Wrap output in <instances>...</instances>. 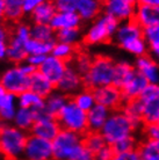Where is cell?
Wrapping results in <instances>:
<instances>
[{"label":"cell","mask_w":159,"mask_h":160,"mask_svg":"<svg viewBox=\"0 0 159 160\" xmlns=\"http://www.w3.org/2000/svg\"><path fill=\"white\" fill-rule=\"evenodd\" d=\"M56 160H93V153L84 144V136L64 130L52 140Z\"/></svg>","instance_id":"cell-1"},{"label":"cell","mask_w":159,"mask_h":160,"mask_svg":"<svg viewBox=\"0 0 159 160\" xmlns=\"http://www.w3.org/2000/svg\"><path fill=\"white\" fill-rule=\"evenodd\" d=\"M113 42L136 58L149 55V45L144 37V28L135 20L120 22Z\"/></svg>","instance_id":"cell-2"},{"label":"cell","mask_w":159,"mask_h":160,"mask_svg":"<svg viewBox=\"0 0 159 160\" xmlns=\"http://www.w3.org/2000/svg\"><path fill=\"white\" fill-rule=\"evenodd\" d=\"M29 132L13 123H0V150L6 160H22Z\"/></svg>","instance_id":"cell-3"},{"label":"cell","mask_w":159,"mask_h":160,"mask_svg":"<svg viewBox=\"0 0 159 160\" xmlns=\"http://www.w3.org/2000/svg\"><path fill=\"white\" fill-rule=\"evenodd\" d=\"M120 22L114 18L102 13L95 20L92 21L83 36V44L85 45H99L109 43L114 40L115 32Z\"/></svg>","instance_id":"cell-4"},{"label":"cell","mask_w":159,"mask_h":160,"mask_svg":"<svg viewBox=\"0 0 159 160\" xmlns=\"http://www.w3.org/2000/svg\"><path fill=\"white\" fill-rule=\"evenodd\" d=\"M136 130L137 128L135 124L126 116V114L121 109H117L111 112L107 122L105 123L104 128L101 129L100 132L106 140V143L113 146L120 140L134 136Z\"/></svg>","instance_id":"cell-5"},{"label":"cell","mask_w":159,"mask_h":160,"mask_svg":"<svg viewBox=\"0 0 159 160\" xmlns=\"http://www.w3.org/2000/svg\"><path fill=\"white\" fill-rule=\"evenodd\" d=\"M37 70L33 68L27 62L21 64H14L6 68L0 76V82L6 91L14 95H20L21 93L29 89L30 77Z\"/></svg>","instance_id":"cell-6"},{"label":"cell","mask_w":159,"mask_h":160,"mask_svg":"<svg viewBox=\"0 0 159 160\" xmlns=\"http://www.w3.org/2000/svg\"><path fill=\"white\" fill-rule=\"evenodd\" d=\"M115 63L110 57L98 55L93 57V62L87 73L84 76L85 87L95 89L98 87L111 85L114 81Z\"/></svg>","instance_id":"cell-7"},{"label":"cell","mask_w":159,"mask_h":160,"mask_svg":"<svg viewBox=\"0 0 159 160\" xmlns=\"http://www.w3.org/2000/svg\"><path fill=\"white\" fill-rule=\"evenodd\" d=\"M32 38V24L26 22L14 23L8 40L7 59L13 64H21L28 57L27 43Z\"/></svg>","instance_id":"cell-8"},{"label":"cell","mask_w":159,"mask_h":160,"mask_svg":"<svg viewBox=\"0 0 159 160\" xmlns=\"http://www.w3.org/2000/svg\"><path fill=\"white\" fill-rule=\"evenodd\" d=\"M57 120L64 130L76 132L83 136L88 132L87 112L80 109L71 99L57 116Z\"/></svg>","instance_id":"cell-9"},{"label":"cell","mask_w":159,"mask_h":160,"mask_svg":"<svg viewBox=\"0 0 159 160\" xmlns=\"http://www.w3.org/2000/svg\"><path fill=\"white\" fill-rule=\"evenodd\" d=\"M138 100L143 109V123H157L159 120V84H149Z\"/></svg>","instance_id":"cell-10"},{"label":"cell","mask_w":159,"mask_h":160,"mask_svg":"<svg viewBox=\"0 0 159 160\" xmlns=\"http://www.w3.org/2000/svg\"><path fill=\"white\" fill-rule=\"evenodd\" d=\"M60 131L62 127L56 117L50 116L44 109L36 112V121L30 130V135L52 142Z\"/></svg>","instance_id":"cell-11"},{"label":"cell","mask_w":159,"mask_h":160,"mask_svg":"<svg viewBox=\"0 0 159 160\" xmlns=\"http://www.w3.org/2000/svg\"><path fill=\"white\" fill-rule=\"evenodd\" d=\"M54 148L52 142L37 136L30 135L28 137L24 148L22 160H54Z\"/></svg>","instance_id":"cell-12"},{"label":"cell","mask_w":159,"mask_h":160,"mask_svg":"<svg viewBox=\"0 0 159 160\" xmlns=\"http://www.w3.org/2000/svg\"><path fill=\"white\" fill-rule=\"evenodd\" d=\"M137 4L128 0H104V13L119 22L134 20Z\"/></svg>","instance_id":"cell-13"},{"label":"cell","mask_w":159,"mask_h":160,"mask_svg":"<svg viewBox=\"0 0 159 160\" xmlns=\"http://www.w3.org/2000/svg\"><path fill=\"white\" fill-rule=\"evenodd\" d=\"M93 92H94L96 103L107 107L108 109H110L111 112L121 109L122 104L124 103L121 88H119L117 86L113 84L102 86V87H98L95 89H93Z\"/></svg>","instance_id":"cell-14"},{"label":"cell","mask_w":159,"mask_h":160,"mask_svg":"<svg viewBox=\"0 0 159 160\" xmlns=\"http://www.w3.org/2000/svg\"><path fill=\"white\" fill-rule=\"evenodd\" d=\"M84 87H85L84 77L70 64L63 77L58 81V84L56 85V89L69 96L70 99L73 95H76L78 92H80Z\"/></svg>","instance_id":"cell-15"},{"label":"cell","mask_w":159,"mask_h":160,"mask_svg":"<svg viewBox=\"0 0 159 160\" xmlns=\"http://www.w3.org/2000/svg\"><path fill=\"white\" fill-rule=\"evenodd\" d=\"M68 66L69 63L52 56V55H49V56H47L43 64L41 65L37 71L42 73L50 82H52L56 86L60 80V78L63 77V74L65 73Z\"/></svg>","instance_id":"cell-16"},{"label":"cell","mask_w":159,"mask_h":160,"mask_svg":"<svg viewBox=\"0 0 159 160\" xmlns=\"http://www.w3.org/2000/svg\"><path fill=\"white\" fill-rule=\"evenodd\" d=\"M134 66L136 72L143 76L149 84H159V63L150 55L137 57Z\"/></svg>","instance_id":"cell-17"},{"label":"cell","mask_w":159,"mask_h":160,"mask_svg":"<svg viewBox=\"0 0 159 160\" xmlns=\"http://www.w3.org/2000/svg\"><path fill=\"white\" fill-rule=\"evenodd\" d=\"M149 86L147 80L143 76L136 72L134 76L128 80V82L121 87V92L123 95L124 101H131L139 99V96L143 94L145 88Z\"/></svg>","instance_id":"cell-18"},{"label":"cell","mask_w":159,"mask_h":160,"mask_svg":"<svg viewBox=\"0 0 159 160\" xmlns=\"http://www.w3.org/2000/svg\"><path fill=\"white\" fill-rule=\"evenodd\" d=\"M76 12L83 22H92L104 13V0H79Z\"/></svg>","instance_id":"cell-19"},{"label":"cell","mask_w":159,"mask_h":160,"mask_svg":"<svg viewBox=\"0 0 159 160\" xmlns=\"http://www.w3.org/2000/svg\"><path fill=\"white\" fill-rule=\"evenodd\" d=\"M134 20L142 28L157 26V24H159V7L150 6V5L137 4Z\"/></svg>","instance_id":"cell-20"},{"label":"cell","mask_w":159,"mask_h":160,"mask_svg":"<svg viewBox=\"0 0 159 160\" xmlns=\"http://www.w3.org/2000/svg\"><path fill=\"white\" fill-rule=\"evenodd\" d=\"M56 13H57V7L55 1L45 0L38 5L29 16L33 24H50Z\"/></svg>","instance_id":"cell-21"},{"label":"cell","mask_w":159,"mask_h":160,"mask_svg":"<svg viewBox=\"0 0 159 160\" xmlns=\"http://www.w3.org/2000/svg\"><path fill=\"white\" fill-rule=\"evenodd\" d=\"M111 114V110L102 104L96 103L91 110L87 112L88 131L100 132L104 128L105 123L107 122L108 117Z\"/></svg>","instance_id":"cell-22"},{"label":"cell","mask_w":159,"mask_h":160,"mask_svg":"<svg viewBox=\"0 0 159 160\" xmlns=\"http://www.w3.org/2000/svg\"><path fill=\"white\" fill-rule=\"evenodd\" d=\"M81 23L83 21L77 14V12H57L50 26L55 32H59L64 29L80 28Z\"/></svg>","instance_id":"cell-23"},{"label":"cell","mask_w":159,"mask_h":160,"mask_svg":"<svg viewBox=\"0 0 159 160\" xmlns=\"http://www.w3.org/2000/svg\"><path fill=\"white\" fill-rule=\"evenodd\" d=\"M18 109V96L7 93L0 100V123H12Z\"/></svg>","instance_id":"cell-24"},{"label":"cell","mask_w":159,"mask_h":160,"mask_svg":"<svg viewBox=\"0 0 159 160\" xmlns=\"http://www.w3.org/2000/svg\"><path fill=\"white\" fill-rule=\"evenodd\" d=\"M70 98L65 94L60 93L59 91L56 89L55 92H52L49 96L45 98L44 100V110L48 112L50 116H54L57 118V116L60 114V112L66 106Z\"/></svg>","instance_id":"cell-25"},{"label":"cell","mask_w":159,"mask_h":160,"mask_svg":"<svg viewBox=\"0 0 159 160\" xmlns=\"http://www.w3.org/2000/svg\"><path fill=\"white\" fill-rule=\"evenodd\" d=\"M29 89H32L33 92L37 93L38 95L43 96L44 99L49 96L52 92L56 91V86L52 82H50L45 77L41 72L36 71L33 73L30 77V85H29Z\"/></svg>","instance_id":"cell-26"},{"label":"cell","mask_w":159,"mask_h":160,"mask_svg":"<svg viewBox=\"0 0 159 160\" xmlns=\"http://www.w3.org/2000/svg\"><path fill=\"white\" fill-rule=\"evenodd\" d=\"M44 99L43 96L38 95L37 93L33 92L32 89H27L18 95V103L21 108H27L34 112H40L44 109Z\"/></svg>","instance_id":"cell-27"},{"label":"cell","mask_w":159,"mask_h":160,"mask_svg":"<svg viewBox=\"0 0 159 160\" xmlns=\"http://www.w3.org/2000/svg\"><path fill=\"white\" fill-rule=\"evenodd\" d=\"M121 110L126 114V116L136 125L137 129H142L144 127L143 123V109L138 99L131 101H124L121 107Z\"/></svg>","instance_id":"cell-28"},{"label":"cell","mask_w":159,"mask_h":160,"mask_svg":"<svg viewBox=\"0 0 159 160\" xmlns=\"http://www.w3.org/2000/svg\"><path fill=\"white\" fill-rule=\"evenodd\" d=\"M135 73L136 70L134 64L129 63V62H126V60L116 62L113 85H115L119 88H121L126 82H128V80L130 79Z\"/></svg>","instance_id":"cell-29"},{"label":"cell","mask_w":159,"mask_h":160,"mask_svg":"<svg viewBox=\"0 0 159 160\" xmlns=\"http://www.w3.org/2000/svg\"><path fill=\"white\" fill-rule=\"evenodd\" d=\"M24 0H4L5 4V20L9 23H18L24 16L23 12Z\"/></svg>","instance_id":"cell-30"},{"label":"cell","mask_w":159,"mask_h":160,"mask_svg":"<svg viewBox=\"0 0 159 160\" xmlns=\"http://www.w3.org/2000/svg\"><path fill=\"white\" fill-rule=\"evenodd\" d=\"M35 121H36V112L34 110L19 107L12 123L15 127H18L19 129H21V130L30 133V130H32Z\"/></svg>","instance_id":"cell-31"},{"label":"cell","mask_w":159,"mask_h":160,"mask_svg":"<svg viewBox=\"0 0 159 160\" xmlns=\"http://www.w3.org/2000/svg\"><path fill=\"white\" fill-rule=\"evenodd\" d=\"M137 151L142 160H159V139L144 138L138 143Z\"/></svg>","instance_id":"cell-32"},{"label":"cell","mask_w":159,"mask_h":160,"mask_svg":"<svg viewBox=\"0 0 159 160\" xmlns=\"http://www.w3.org/2000/svg\"><path fill=\"white\" fill-rule=\"evenodd\" d=\"M144 37L149 45L150 56L159 63V24L144 28Z\"/></svg>","instance_id":"cell-33"},{"label":"cell","mask_w":159,"mask_h":160,"mask_svg":"<svg viewBox=\"0 0 159 160\" xmlns=\"http://www.w3.org/2000/svg\"><path fill=\"white\" fill-rule=\"evenodd\" d=\"M71 100L73 101L80 109H83L85 112L91 110V109L96 104L94 92H93V89H91V88H88V87H84L80 92L77 93L76 95L72 96Z\"/></svg>","instance_id":"cell-34"},{"label":"cell","mask_w":159,"mask_h":160,"mask_svg":"<svg viewBox=\"0 0 159 160\" xmlns=\"http://www.w3.org/2000/svg\"><path fill=\"white\" fill-rule=\"evenodd\" d=\"M78 50H79V47H74L71 44L56 41L55 44H54V48H52L51 55L70 64L73 59V57L76 56Z\"/></svg>","instance_id":"cell-35"},{"label":"cell","mask_w":159,"mask_h":160,"mask_svg":"<svg viewBox=\"0 0 159 160\" xmlns=\"http://www.w3.org/2000/svg\"><path fill=\"white\" fill-rule=\"evenodd\" d=\"M84 34L80 28H70L56 32V41L68 43L74 47H79L80 43H83Z\"/></svg>","instance_id":"cell-36"},{"label":"cell","mask_w":159,"mask_h":160,"mask_svg":"<svg viewBox=\"0 0 159 160\" xmlns=\"http://www.w3.org/2000/svg\"><path fill=\"white\" fill-rule=\"evenodd\" d=\"M92 62H93V57H92L88 52L79 49V50L77 51L76 56L73 57L72 62L70 63V65H72V66L76 68L77 71L84 77L87 73L90 68H91Z\"/></svg>","instance_id":"cell-37"},{"label":"cell","mask_w":159,"mask_h":160,"mask_svg":"<svg viewBox=\"0 0 159 160\" xmlns=\"http://www.w3.org/2000/svg\"><path fill=\"white\" fill-rule=\"evenodd\" d=\"M32 38L42 42H56V32L50 24H32Z\"/></svg>","instance_id":"cell-38"},{"label":"cell","mask_w":159,"mask_h":160,"mask_svg":"<svg viewBox=\"0 0 159 160\" xmlns=\"http://www.w3.org/2000/svg\"><path fill=\"white\" fill-rule=\"evenodd\" d=\"M55 42H42V41L30 38L27 43L28 55H42V56H49L51 55L52 48Z\"/></svg>","instance_id":"cell-39"},{"label":"cell","mask_w":159,"mask_h":160,"mask_svg":"<svg viewBox=\"0 0 159 160\" xmlns=\"http://www.w3.org/2000/svg\"><path fill=\"white\" fill-rule=\"evenodd\" d=\"M84 144L86 145V148L94 154L102 148H105L107 143L101 135V132L88 131L87 133L84 135Z\"/></svg>","instance_id":"cell-40"},{"label":"cell","mask_w":159,"mask_h":160,"mask_svg":"<svg viewBox=\"0 0 159 160\" xmlns=\"http://www.w3.org/2000/svg\"><path fill=\"white\" fill-rule=\"evenodd\" d=\"M137 146H138V143H137L135 136H131L117 142L116 144L113 145V148H114L115 153H123L137 150Z\"/></svg>","instance_id":"cell-41"},{"label":"cell","mask_w":159,"mask_h":160,"mask_svg":"<svg viewBox=\"0 0 159 160\" xmlns=\"http://www.w3.org/2000/svg\"><path fill=\"white\" fill-rule=\"evenodd\" d=\"M79 0H56L57 12H76Z\"/></svg>","instance_id":"cell-42"},{"label":"cell","mask_w":159,"mask_h":160,"mask_svg":"<svg viewBox=\"0 0 159 160\" xmlns=\"http://www.w3.org/2000/svg\"><path fill=\"white\" fill-rule=\"evenodd\" d=\"M114 156H115V151L113 146L107 144L105 148L93 154V160H113Z\"/></svg>","instance_id":"cell-43"},{"label":"cell","mask_w":159,"mask_h":160,"mask_svg":"<svg viewBox=\"0 0 159 160\" xmlns=\"http://www.w3.org/2000/svg\"><path fill=\"white\" fill-rule=\"evenodd\" d=\"M144 138L149 139H159V128L156 123L153 124H144L143 128Z\"/></svg>","instance_id":"cell-44"},{"label":"cell","mask_w":159,"mask_h":160,"mask_svg":"<svg viewBox=\"0 0 159 160\" xmlns=\"http://www.w3.org/2000/svg\"><path fill=\"white\" fill-rule=\"evenodd\" d=\"M113 160H142V159L139 157L138 151L134 150V151H129V152L115 153Z\"/></svg>","instance_id":"cell-45"},{"label":"cell","mask_w":159,"mask_h":160,"mask_svg":"<svg viewBox=\"0 0 159 160\" xmlns=\"http://www.w3.org/2000/svg\"><path fill=\"white\" fill-rule=\"evenodd\" d=\"M45 58H47V56H42V55H28L26 62L28 64L32 65L33 68H35L36 70H38L41 65L43 64Z\"/></svg>","instance_id":"cell-46"},{"label":"cell","mask_w":159,"mask_h":160,"mask_svg":"<svg viewBox=\"0 0 159 160\" xmlns=\"http://www.w3.org/2000/svg\"><path fill=\"white\" fill-rule=\"evenodd\" d=\"M7 49L8 41L0 40V60L7 59Z\"/></svg>","instance_id":"cell-47"},{"label":"cell","mask_w":159,"mask_h":160,"mask_svg":"<svg viewBox=\"0 0 159 160\" xmlns=\"http://www.w3.org/2000/svg\"><path fill=\"white\" fill-rule=\"evenodd\" d=\"M5 4H4V0H0V24H3L6 22L5 20Z\"/></svg>","instance_id":"cell-48"},{"label":"cell","mask_w":159,"mask_h":160,"mask_svg":"<svg viewBox=\"0 0 159 160\" xmlns=\"http://www.w3.org/2000/svg\"><path fill=\"white\" fill-rule=\"evenodd\" d=\"M138 4L150 5V6H157V7H159V0H138Z\"/></svg>","instance_id":"cell-49"},{"label":"cell","mask_w":159,"mask_h":160,"mask_svg":"<svg viewBox=\"0 0 159 160\" xmlns=\"http://www.w3.org/2000/svg\"><path fill=\"white\" fill-rule=\"evenodd\" d=\"M7 93L8 92L6 91V88H5L4 86H3V84L0 82V100H1V99H3V98H4V96L7 94Z\"/></svg>","instance_id":"cell-50"},{"label":"cell","mask_w":159,"mask_h":160,"mask_svg":"<svg viewBox=\"0 0 159 160\" xmlns=\"http://www.w3.org/2000/svg\"><path fill=\"white\" fill-rule=\"evenodd\" d=\"M0 160H6V158H5L4 153L1 152V150H0Z\"/></svg>","instance_id":"cell-51"},{"label":"cell","mask_w":159,"mask_h":160,"mask_svg":"<svg viewBox=\"0 0 159 160\" xmlns=\"http://www.w3.org/2000/svg\"><path fill=\"white\" fill-rule=\"evenodd\" d=\"M128 1H131L134 4H138V0H128Z\"/></svg>","instance_id":"cell-52"},{"label":"cell","mask_w":159,"mask_h":160,"mask_svg":"<svg viewBox=\"0 0 159 160\" xmlns=\"http://www.w3.org/2000/svg\"><path fill=\"white\" fill-rule=\"evenodd\" d=\"M156 124H157V125H158V128H159V120H158V122H157V123H156Z\"/></svg>","instance_id":"cell-53"},{"label":"cell","mask_w":159,"mask_h":160,"mask_svg":"<svg viewBox=\"0 0 159 160\" xmlns=\"http://www.w3.org/2000/svg\"><path fill=\"white\" fill-rule=\"evenodd\" d=\"M52 1H56V0H52Z\"/></svg>","instance_id":"cell-54"},{"label":"cell","mask_w":159,"mask_h":160,"mask_svg":"<svg viewBox=\"0 0 159 160\" xmlns=\"http://www.w3.org/2000/svg\"><path fill=\"white\" fill-rule=\"evenodd\" d=\"M54 160H56V159H54Z\"/></svg>","instance_id":"cell-55"}]
</instances>
